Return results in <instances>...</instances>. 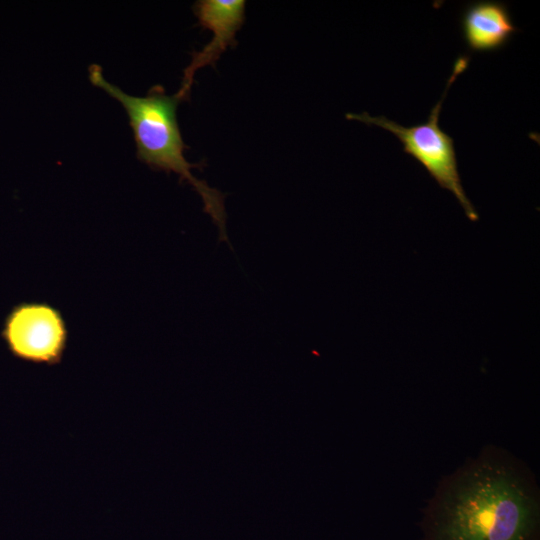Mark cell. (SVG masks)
<instances>
[{
	"mask_svg": "<svg viewBox=\"0 0 540 540\" xmlns=\"http://www.w3.org/2000/svg\"><path fill=\"white\" fill-rule=\"evenodd\" d=\"M538 523L533 477L496 448L443 479L425 516L428 540H532Z\"/></svg>",
	"mask_w": 540,
	"mask_h": 540,
	"instance_id": "6da1fadb",
	"label": "cell"
},
{
	"mask_svg": "<svg viewBox=\"0 0 540 540\" xmlns=\"http://www.w3.org/2000/svg\"><path fill=\"white\" fill-rule=\"evenodd\" d=\"M88 72L91 83L103 89L125 109L133 131L137 158L153 170L175 173L181 181L189 183L202 198L204 211L219 228L220 236L227 240L224 194L197 179L191 169L200 168L202 164L190 163L184 156L189 147L181 136L177 108L187 98L179 91L168 95L161 85L151 87L143 97L129 95L104 78L101 66L92 64Z\"/></svg>",
	"mask_w": 540,
	"mask_h": 540,
	"instance_id": "7a4b0ae2",
	"label": "cell"
},
{
	"mask_svg": "<svg viewBox=\"0 0 540 540\" xmlns=\"http://www.w3.org/2000/svg\"><path fill=\"white\" fill-rule=\"evenodd\" d=\"M469 60L470 57L466 55L456 59L443 95L431 109L424 123L404 127L385 116L374 117L367 112L347 113L345 117L367 125L379 126L394 134L402 143L403 152L416 159L441 188L450 191L456 197L469 220L477 221L479 216L461 183L454 140L439 126V116L448 89L457 76L466 70Z\"/></svg>",
	"mask_w": 540,
	"mask_h": 540,
	"instance_id": "3957f363",
	"label": "cell"
},
{
	"mask_svg": "<svg viewBox=\"0 0 540 540\" xmlns=\"http://www.w3.org/2000/svg\"><path fill=\"white\" fill-rule=\"evenodd\" d=\"M0 335L13 357L47 366L62 362L69 339L62 313L37 301L14 305L4 318Z\"/></svg>",
	"mask_w": 540,
	"mask_h": 540,
	"instance_id": "277c9868",
	"label": "cell"
},
{
	"mask_svg": "<svg viewBox=\"0 0 540 540\" xmlns=\"http://www.w3.org/2000/svg\"><path fill=\"white\" fill-rule=\"evenodd\" d=\"M244 0H198L192 10L197 24L212 32V40L200 51H194L190 64L185 68L178 90L189 99L196 72L205 67L215 68L216 62L228 48L237 45L236 34L245 22Z\"/></svg>",
	"mask_w": 540,
	"mask_h": 540,
	"instance_id": "5b68a950",
	"label": "cell"
},
{
	"mask_svg": "<svg viewBox=\"0 0 540 540\" xmlns=\"http://www.w3.org/2000/svg\"><path fill=\"white\" fill-rule=\"evenodd\" d=\"M463 38L471 52L499 50L519 31L506 4L476 1L468 4L460 19Z\"/></svg>",
	"mask_w": 540,
	"mask_h": 540,
	"instance_id": "8992f818",
	"label": "cell"
}]
</instances>
